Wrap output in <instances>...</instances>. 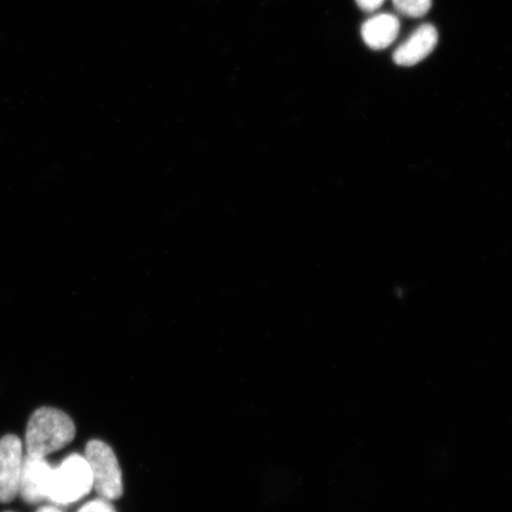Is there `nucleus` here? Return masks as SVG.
I'll list each match as a JSON object with an SVG mask.
<instances>
[{
    "mask_svg": "<svg viewBox=\"0 0 512 512\" xmlns=\"http://www.w3.org/2000/svg\"><path fill=\"white\" fill-rule=\"evenodd\" d=\"M85 457L91 467L93 488L108 501L123 496V476L117 456L112 448L100 440H91L87 444Z\"/></svg>",
    "mask_w": 512,
    "mask_h": 512,
    "instance_id": "obj_3",
    "label": "nucleus"
},
{
    "mask_svg": "<svg viewBox=\"0 0 512 512\" xmlns=\"http://www.w3.org/2000/svg\"><path fill=\"white\" fill-rule=\"evenodd\" d=\"M362 38L374 50L392 46L400 32L399 18L392 14H380L368 19L362 25Z\"/></svg>",
    "mask_w": 512,
    "mask_h": 512,
    "instance_id": "obj_7",
    "label": "nucleus"
},
{
    "mask_svg": "<svg viewBox=\"0 0 512 512\" xmlns=\"http://www.w3.org/2000/svg\"><path fill=\"white\" fill-rule=\"evenodd\" d=\"M437 44V29L432 24H422L395 50L394 62L401 67H413L430 56Z\"/></svg>",
    "mask_w": 512,
    "mask_h": 512,
    "instance_id": "obj_6",
    "label": "nucleus"
},
{
    "mask_svg": "<svg viewBox=\"0 0 512 512\" xmlns=\"http://www.w3.org/2000/svg\"><path fill=\"white\" fill-rule=\"evenodd\" d=\"M23 459L21 439L14 434L0 439V503H10L18 495Z\"/></svg>",
    "mask_w": 512,
    "mask_h": 512,
    "instance_id": "obj_4",
    "label": "nucleus"
},
{
    "mask_svg": "<svg viewBox=\"0 0 512 512\" xmlns=\"http://www.w3.org/2000/svg\"><path fill=\"white\" fill-rule=\"evenodd\" d=\"M53 470L46 458L27 456L23 459L18 494H21L25 502L36 504L48 498Z\"/></svg>",
    "mask_w": 512,
    "mask_h": 512,
    "instance_id": "obj_5",
    "label": "nucleus"
},
{
    "mask_svg": "<svg viewBox=\"0 0 512 512\" xmlns=\"http://www.w3.org/2000/svg\"><path fill=\"white\" fill-rule=\"evenodd\" d=\"M356 3L363 11L373 12L381 8L384 0H356Z\"/></svg>",
    "mask_w": 512,
    "mask_h": 512,
    "instance_id": "obj_10",
    "label": "nucleus"
},
{
    "mask_svg": "<svg viewBox=\"0 0 512 512\" xmlns=\"http://www.w3.org/2000/svg\"><path fill=\"white\" fill-rule=\"evenodd\" d=\"M393 4L401 15L420 18L431 10L432 0H393Z\"/></svg>",
    "mask_w": 512,
    "mask_h": 512,
    "instance_id": "obj_8",
    "label": "nucleus"
},
{
    "mask_svg": "<svg viewBox=\"0 0 512 512\" xmlns=\"http://www.w3.org/2000/svg\"><path fill=\"white\" fill-rule=\"evenodd\" d=\"M75 425L60 409L43 407L31 415L25 433L28 456L46 458L62 450L75 438Z\"/></svg>",
    "mask_w": 512,
    "mask_h": 512,
    "instance_id": "obj_1",
    "label": "nucleus"
},
{
    "mask_svg": "<svg viewBox=\"0 0 512 512\" xmlns=\"http://www.w3.org/2000/svg\"><path fill=\"white\" fill-rule=\"evenodd\" d=\"M78 512H117L106 498H96L82 505Z\"/></svg>",
    "mask_w": 512,
    "mask_h": 512,
    "instance_id": "obj_9",
    "label": "nucleus"
},
{
    "mask_svg": "<svg viewBox=\"0 0 512 512\" xmlns=\"http://www.w3.org/2000/svg\"><path fill=\"white\" fill-rule=\"evenodd\" d=\"M36 512H62L60 509H57L56 507H51V505H48V507H43L41 509H38Z\"/></svg>",
    "mask_w": 512,
    "mask_h": 512,
    "instance_id": "obj_11",
    "label": "nucleus"
},
{
    "mask_svg": "<svg viewBox=\"0 0 512 512\" xmlns=\"http://www.w3.org/2000/svg\"><path fill=\"white\" fill-rule=\"evenodd\" d=\"M93 489V476L86 457L72 454L51 475L48 498L59 505L80 501Z\"/></svg>",
    "mask_w": 512,
    "mask_h": 512,
    "instance_id": "obj_2",
    "label": "nucleus"
}]
</instances>
